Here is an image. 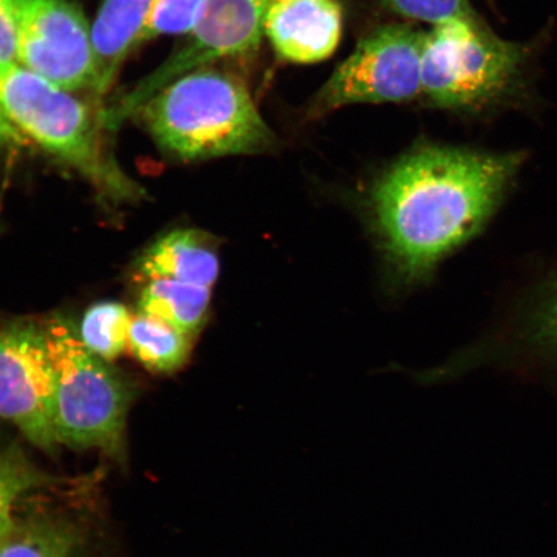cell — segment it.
<instances>
[{"instance_id":"obj_22","label":"cell","mask_w":557,"mask_h":557,"mask_svg":"<svg viewBox=\"0 0 557 557\" xmlns=\"http://www.w3.org/2000/svg\"><path fill=\"white\" fill-rule=\"evenodd\" d=\"M29 143L0 110V148H20Z\"/></svg>"},{"instance_id":"obj_16","label":"cell","mask_w":557,"mask_h":557,"mask_svg":"<svg viewBox=\"0 0 557 557\" xmlns=\"http://www.w3.org/2000/svg\"><path fill=\"white\" fill-rule=\"evenodd\" d=\"M78 546L72 527L45 518L16 521L0 542V557H70Z\"/></svg>"},{"instance_id":"obj_9","label":"cell","mask_w":557,"mask_h":557,"mask_svg":"<svg viewBox=\"0 0 557 557\" xmlns=\"http://www.w3.org/2000/svg\"><path fill=\"white\" fill-rule=\"evenodd\" d=\"M17 64L67 92L95 89L92 29L74 0H13Z\"/></svg>"},{"instance_id":"obj_18","label":"cell","mask_w":557,"mask_h":557,"mask_svg":"<svg viewBox=\"0 0 557 557\" xmlns=\"http://www.w3.org/2000/svg\"><path fill=\"white\" fill-rule=\"evenodd\" d=\"M205 0H157L141 45L164 35H187L193 30L200 15Z\"/></svg>"},{"instance_id":"obj_23","label":"cell","mask_w":557,"mask_h":557,"mask_svg":"<svg viewBox=\"0 0 557 557\" xmlns=\"http://www.w3.org/2000/svg\"><path fill=\"white\" fill-rule=\"evenodd\" d=\"M70 557H81L79 555H76L75 553Z\"/></svg>"},{"instance_id":"obj_2","label":"cell","mask_w":557,"mask_h":557,"mask_svg":"<svg viewBox=\"0 0 557 557\" xmlns=\"http://www.w3.org/2000/svg\"><path fill=\"white\" fill-rule=\"evenodd\" d=\"M135 115L160 148L184 160L264 154L277 146L244 83L208 66L159 89Z\"/></svg>"},{"instance_id":"obj_6","label":"cell","mask_w":557,"mask_h":557,"mask_svg":"<svg viewBox=\"0 0 557 557\" xmlns=\"http://www.w3.org/2000/svg\"><path fill=\"white\" fill-rule=\"evenodd\" d=\"M273 0H205L186 41L162 65L145 76L111 107L101 111L103 128L115 131L174 79L215 61L257 51L263 21Z\"/></svg>"},{"instance_id":"obj_13","label":"cell","mask_w":557,"mask_h":557,"mask_svg":"<svg viewBox=\"0 0 557 557\" xmlns=\"http://www.w3.org/2000/svg\"><path fill=\"white\" fill-rule=\"evenodd\" d=\"M211 292L172 278H152L139 295L138 312L163 320L191 338L207 322Z\"/></svg>"},{"instance_id":"obj_5","label":"cell","mask_w":557,"mask_h":557,"mask_svg":"<svg viewBox=\"0 0 557 557\" xmlns=\"http://www.w3.org/2000/svg\"><path fill=\"white\" fill-rule=\"evenodd\" d=\"M529 54L480 18L433 26L423 35L421 96L435 108L485 109L517 92Z\"/></svg>"},{"instance_id":"obj_20","label":"cell","mask_w":557,"mask_h":557,"mask_svg":"<svg viewBox=\"0 0 557 557\" xmlns=\"http://www.w3.org/2000/svg\"><path fill=\"white\" fill-rule=\"evenodd\" d=\"M525 338L535 351L557 360V281L548 285L529 311Z\"/></svg>"},{"instance_id":"obj_11","label":"cell","mask_w":557,"mask_h":557,"mask_svg":"<svg viewBox=\"0 0 557 557\" xmlns=\"http://www.w3.org/2000/svg\"><path fill=\"white\" fill-rule=\"evenodd\" d=\"M157 0H101L92 27L96 60L94 94L102 97L141 37Z\"/></svg>"},{"instance_id":"obj_10","label":"cell","mask_w":557,"mask_h":557,"mask_svg":"<svg viewBox=\"0 0 557 557\" xmlns=\"http://www.w3.org/2000/svg\"><path fill=\"white\" fill-rule=\"evenodd\" d=\"M343 29L338 0H273L263 21V35L277 58L299 65L329 60Z\"/></svg>"},{"instance_id":"obj_12","label":"cell","mask_w":557,"mask_h":557,"mask_svg":"<svg viewBox=\"0 0 557 557\" xmlns=\"http://www.w3.org/2000/svg\"><path fill=\"white\" fill-rule=\"evenodd\" d=\"M137 270L146 281L172 278L212 289L218 282L220 259L207 234L180 228L152 243L139 257Z\"/></svg>"},{"instance_id":"obj_19","label":"cell","mask_w":557,"mask_h":557,"mask_svg":"<svg viewBox=\"0 0 557 557\" xmlns=\"http://www.w3.org/2000/svg\"><path fill=\"white\" fill-rule=\"evenodd\" d=\"M396 15L431 26L457 20H476L469 0H381Z\"/></svg>"},{"instance_id":"obj_7","label":"cell","mask_w":557,"mask_h":557,"mask_svg":"<svg viewBox=\"0 0 557 557\" xmlns=\"http://www.w3.org/2000/svg\"><path fill=\"white\" fill-rule=\"evenodd\" d=\"M423 35L408 24L381 26L366 35L313 97L309 115L421 97Z\"/></svg>"},{"instance_id":"obj_14","label":"cell","mask_w":557,"mask_h":557,"mask_svg":"<svg viewBox=\"0 0 557 557\" xmlns=\"http://www.w3.org/2000/svg\"><path fill=\"white\" fill-rule=\"evenodd\" d=\"M128 347L146 369L154 373H172L186 363L190 337L163 320L138 312L132 318Z\"/></svg>"},{"instance_id":"obj_17","label":"cell","mask_w":557,"mask_h":557,"mask_svg":"<svg viewBox=\"0 0 557 557\" xmlns=\"http://www.w3.org/2000/svg\"><path fill=\"white\" fill-rule=\"evenodd\" d=\"M132 318L120 302L102 301L90 306L78 330L83 345L104 361L121 357L128 347Z\"/></svg>"},{"instance_id":"obj_21","label":"cell","mask_w":557,"mask_h":557,"mask_svg":"<svg viewBox=\"0 0 557 557\" xmlns=\"http://www.w3.org/2000/svg\"><path fill=\"white\" fill-rule=\"evenodd\" d=\"M0 64H17V26L13 0H0Z\"/></svg>"},{"instance_id":"obj_3","label":"cell","mask_w":557,"mask_h":557,"mask_svg":"<svg viewBox=\"0 0 557 557\" xmlns=\"http://www.w3.org/2000/svg\"><path fill=\"white\" fill-rule=\"evenodd\" d=\"M41 325L54 371L53 428L59 445L100 450L124 463L134 386L88 351L64 317H51Z\"/></svg>"},{"instance_id":"obj_8","label":"cell","mask_w":557,"mask_h":557,"mask_svg":"<svg viewBox=\"0 0 557 557\" xmlns=\"http://www.w3.org/2000/svg\"><path fill=\"white\" fill-rule=\"evenodd\" d=\"M54 371L41 322L0 320V418L53 455Z\"/></svg>"},{"instance_id":"obj_4","label":"cell","mask_w":557,"mask_h":557,"mask_svg":"<svg viewBox=\"0 0 557 557\" xmlns=\"http://www.w3.org/2000/svg\"><path fill=\"white\" fill-rule=\"evenodd\" d=\"M0 110L27 139L83 174L113 199L143 190L103 150L99 114L44 76L18 64H0Z\"/></svg>"},{"instance_id":"obj_1","label":"cell","mask_w":557,"mask_h":557,"mask_svg":"<svg viewBox=\"0 0 557 557\" xmlns=\"http://www.w3.org/2000/svg\"><path fill=\"white\" fill-rule=\"evenodd\" d=\"M524 152L422 145L375 181L369 215L395 282L416 284L482 230L503 203Z\"/></svg>"},{"instance_id":"obj_15","label":"cell","mask_w":557,"mask_h":557,"mask_svg":"<svg viewBox=\"0 0 557 557\" xmlns=\"http://www.w3.org/2000/svg\"><path fill=\"white\" fill-rule=\"evenodd\" d=\"M60 483L50 472L41 470L25 450L12 444L0 450V542L15 528L13 511L27 493Z\"/></svg>"}]
</instances>
